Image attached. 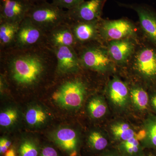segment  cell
Segmentation results:
<instances>
[{"label":"cell","instance_id":"obj_27","mask_svg":"<svg viewBox=\"0 0 156 156\" xmlns=\"http://www.w3.org/2000/svg\"><path fill=\"white\" fill-rule=\"evenodd\" d=\"M85 1V0H52V3L62 9L69 10L77 7Z\"/></svg>","mask_w":156,"mask_h":156},{"label":"cell","instance_id":"obj_26","mask_svg":"<svg viewBox=\"0 0 156 156\" xmlns=\"http://www.w3.org/2000/svg\"><path fill=\"white\" fill-rule=\"evenodd\" d=\"M139 140L136 136L130 139L122 141V147L127 153L130 155H134L139 152L140 148Z\"/></svg>","mask_w":156,"mask_h":156},{"label":"cell","instance_id":"obj_32","mask_svg":"<svg viewBox=\"0 0 156 156\" xmlns=\"http://www.w3.org/2000/svg\"><path fill=\"white\" fill-rule=\"evenodd\" d=\"M33 5L39 4V3L43 2H47L48 0H28Z\"/></svg>","mask_w":156,"mask_h":156},{"label":"cell","instance_id":"obj_24","mask_svg":"<svg viewBox=\"0 0 156 156\" xmlns=\"http://www.w3.org/2000/svg\"><path fill=\"white\" fill-rule=\"evenodd\" d=\"M88 140L90 146L94 149L98 151L104 149L108 144L106 137L98 131L92 132L89 135Z\"/></svg>","mask_w":156,"mask_h":156},{"label":"cell","instance_id":"obj_31","mask_svg":"<svg viewBox=\"0 0 156 156\" xmlns=\"http://www.w3.org/2000/svg\"><path fill=\"white\" fill-rule=\"evenodd\" d=\"M4 156H17L15 149L14 147H11L6 152Z\"/></svg>","mask_w":156,"mask_h":156},{"label":"cell","instance_id":"obj_5","mask_svg":"<svg viewBox=\"0 0 156 156\" xmlns=\"http://www.w3.org/2000/svg\"><path fill=\"white\" fill-rule=\"evenodd\" d=\"M86 82L80 78L67 79L53 92V100L59 106L67 109L80 108L87 94Z\"/></svg>","mask_w":156,"mask_h":156},{"label":"cell","instance_id":"obj_7","mask_svg":"<svg viewBox=\"0 0 156 156\" xmlns=\"http://www.w3.org/2000/svg\"><path fill=\"white\" fill-rule=\"evenodd\" d=\"M44 45H47V33L26 17L20 24L13 48L27 49Z\"/></svg>","mask_w":156,"mask_h":156},{"label":"cell","instance_id":"obj_33","mask_svg":"<svg viewBox=\"0 0 156 156\" xmlns=\"http://www.w3.org/2000/svg\"><path fill=\"white\" fill-rule=\"evenodd\" d=\"M105 156H118L116 155H115V154H109V155H106Z\"/></svg>","mask_w":156,"mask_h":156},{"label":"cell","instance_id":"obj_2","mask_svg":"<svg viewBox=\"0 0 156 156\" xmlns=\"http://www.w3.org/2000/svg\"><path fill=\"white\" fill-rule=\"evenodd\" d=\"M127 64L151 89L156 88V48L143 37Z\"/></svg>","mask_w":156,"mask_h":156},{"label":"cell","instance_id":"obj_22","mask_svg":"<svg viewBox=\"0 0 156 156\" xmlns=\"http://www.w3.org/2000/svg\"><path fill=\"white\" fill-rule=\"evenodd\" d=\"M88 111L92 118L99 119L106 114L107 106L105 100L101 96L93 98L88 105Z\"/></svg>","mask_w":156,"mask_h":156},{"label":"cell","instance_id":"obj_14","mask_svg":"<svg viewBox=\"0 0 156 156\" xmlns=\"http://www.w3.org/2000/svg\"><path fill=\"white\" fill-rule=\"evenodd\" d=\"M47 44L52 48L67 46L75 50L79 46L68 22L59 25L47 33Z\"/></svg>","mask_w":156,"mask_h":156},{"label":"cell","instance_id":"obj_19","mask_svg":"<svg viewBox=\"0 0 156 156\" xmlns=\"http://www.w3.org/2000/svg\"><path fill=\"white\" fill-rule=\"evenodd\" d=\"M130 95L134 107L138 110L145 111L148 108L149 95L143 88L133 86L130 90Z\"/></svg>","mask_w":156,"mask_h":156},{"label":"cell","instance_id":"obj_17","mask_svg":"<svg viewBox=\"0 0 156 156\" xmlns=\"http://www.w3.org/2000/svg\"><path fill=\"white\" fill-rule=\"evenodd\" d=\"M20 23L0 22V50L14 47Z\"/></svg>","mask_w":156,"mask_h":156},{"label":"cell","instance_id":"obj_34","mask_svg":"<svg viewBox=\"0 0 156 156\" xmlns=\"http://www.w3.org/2000/svg\"><path fill=\"white\" fill-rule=\"evenodd\" d=\"M148 156H156L152 154H150Z\"/></svg>","mask_w":156,"mask_h":156},{"label":"cell","instance_id":"obj_21","mask_svg":"<svg viewBox=\"0 0 156 156\" xmlns=\"http://www.w3.org/2000/svg\"><path fill=\"white\" fill-rule=\"evenodd\" d=\"M48 119V115L40 107L34 106L29 108L25 115L27 123L30 126H37L44 124Z\"/></svg>","mask_w":156,"mask_h":156},{"label":"cell","instance_id":"obj_8","mask_svg":"<svg viewBox=\"0 0 156 156\" xmlns=\"http://www.w3.org/2000/svg\"><path fill=\"white\" fill-rule=\"evenodd\" d=\"M120 5L136 11L143 37L156 48V11L154 9L144 4Z\"/></svg>","mask_w":156,"mask_h":156},{"label":"cell","instance_id":"obj_6","mask_svg":"<svg viewBox=\"0 0 156 156\" xmlns=\"http://www.w3.org/2000/svg\"><path fill=\"white\" fill-rule=\"evenodd\" d=\"M99 33L101 44L112 41L133 38H138L137 29L134 23L127 18L99 21Z\"/></svg>","mask_w":156,"mask_h":156},{"label":"cell","instance_id":"obj_23","mask_svg":"<svg viewBox=\"0 0 156 156\" xmlns=\"http://www.w3.org/2000/svg\"><path fill=\"white\" fill-rule=\"evenodd\" d=\"M18 152L19 156H38V146L32 140H24L20 143Z\"/></svg>","mask_w":156,"mask_h":156},{"label":"cell","instance_id":"obj_9","mask_svg":"<svg viewBox=\"0 0 156 156\" xmlns=\"http://www.w3.org/2000/svg\"><path fill=\"white\" fill-rule=\"evenodd\" d=\"M107 0L85 1L77 7L66 10L69 21L94 22L102 19L101 15Z\"/></svg>","mask_w":156,"mask_h":156},{"label":"cell","instance_id":"obj_28","mask_svg":"<svg viewBox=\"0 0 156 156\" xmlns=\"http://www.w3.org/2000/svg\"><path fill=\"white\" fill-rule=\"evenodd\" d=\"M11 141L5 137H2L0 139V153L4 154L9 150L11 145Z\"/></svg>","mask_w":156,"mask_h":156},{"label":"cell","instance_id":"obj_4","mask_svg":"<svg viewBox=\"0 0 156 156\" xmlns=\"http://www.w3.org/2000/svg\"><path fill=\"white\" fill-rule=\"evenodd\" d=\"M26 17L46 33L69 21L67 11L48 1L33 5Z\"/></svg>","mask_w":156,"mask_h":156},{"label":"cell","instance_id":"obj_25","mask_svg":"<svg viewBox=\"0 0 156 156\" xmlns=\"http://www.w3.org/2000/svg\"><path fill=\"white\" fill-rule=\"evenodd\" d=\"M18 114L15 109H7L0 114V125L3 127H10L16 122Z\"/></svg>","mask_w":156,"mask_h":156},{"label":"cell","instance_id":"obj_15","mask_svg":"<svg viewBox=\"0 0 156 156\" xmlns=\"http://www.w3.org/2000/svg\"><path fill=\"white\" fill-rule=\"evenodd\" d=\"M106 91L110 100L115 106L120 109L127 107L130 95L128 86L125 82L115 76L109 82Z\"/></svg>","mask_w":156,"mask_h":156},{"label":"cell","instance_id":"obj_18","mask_svg":"<svg viewBox=\"0 0 156 156\" xmlns=\"http://www.w3.org/2000/svg\"><path fill=\"white\" fill-rule=\"evenodd\" d=\"M143 143L145 147L156 149V115L149 112L144 122Z\"/></svg>","mask_w":156,"mask_h":156},{"label":"cell","instance_id":"obj_30","mask_svg":"<svg viewBox=\"0 0 156 156\" xmlns=\"http://www.w3.org/2000/svg\"><path fill=\"white\" fill-rule=\"evenodd\" d=\"M40 156H58V155L55 149L47 146L42 149Z\"/></svg>","mask_w":156,"mask_h":156},{"label":"cell","instance_id":"obj_3","mask_svg":"<svg viewBox=\"0 0 156 156\" xmlns=\"http://www.w3.org/2000/svg\"><path fill=\"white\" fill-rule=\"evenodd\" d=\"M82 67L99 73H106L114 69L115 62L106 47L96 42L80 46L76 50Z\"/></svg>","mask_w":156,"mask_h":156},{"label":"cell","instance_id":"obj_10","mask_svg":"<svg viewBox=\"0 0 156 156\" xmlns=\"http://www.w3.org/2000/svg\"><path fill=\"white\" fill-rule=\"evenodd\" d=\"M33 5L28 0H0V22L20 23Z\"/></svg>","mask_w":156,"mask_h":156},{"label":"cell","instance_id":"obj_11","mask_svg":"<svg viewBox=\"0 0 156 156\" xmlns=\"http://www.w3.org/2000/svg\"><path fill=\"white\" fill-rule=\"evenodd\" d=\"M57 60V74L59 76L77 73L82 66L75 49L67 46L53 48Z\"/></svg>","mask_w":156,"mask_h":156},{"label":"cell","instance_id":"obj_13","mask_svg":"<svg viewBox=\"0 0 156 156\" xmlns=\"http://www.w3.org/2000/svg\"><path fill=\"white\" fill-rule=\"evenodd\" d=\"M99 21L94 22L69 21V24L79 46L94 42L101 43L99 33Z\"/></svg>","mask_w":156,"mask_h":156},{"label":"cell","instance_id":"obj_29","mask_svg":"<svg viewBox=\"0 0 156 156\" xmlns=\"http://www.w3.org/2000/svg\"><path fill=\"white\" fill-rule=\"evenodd\" d=\"M149 95L150 106L156 115V88L151 89Z\"/></svg>","mask_w":156,"mask_h":156},{"label":"cell","instance_id":"obj_12","mask_svg":"<svg viewBox=\"0 0 156 156\" xmlns=\"http://www.w3.org/2000/svg\"><path fill=\"white\" fill-rule=\"evenodd\" d=\"M139 39L129 38L106 43L109 54L115 64L119 66L127 64L135 51Z\"/></svg>","mask_w":156,"mask_h":156},{"label":"cell","instance_id":"obj_1","mask_svg":"<svg viewBox=\"0 0 156 156\" xmlns=\"http://www.w3.org/2000/svg\"><path fill=\"white\" fill-rule=\"evenodd\" d=\"M0 62L5 69V74L2 75L22 87L38 85L49 71L57 72L55 52L48 45L0 50Z\"/></svg>","mask_w":156,"mask_h":156},{"label":"cell","instance_id":"obj_20","mask_svg":"<svg viewBox=\"0 0 156 156\" xmlns=\"http://www.w3.org/2000/svg\"><path fill=\"white\" fill-rule=\"evenodd\" d=\"M110 129L115 139L122 142L136 136V134L134 128L125 122L114 123L111 126Z\"/></svg>","mask_w":156,"mask_h":156},{"label":"cell","instance_id":"obj_16","mask_svg":"<svg viewBox=\"0 0 156 156\" xmlns=\"http://www.w3.org/2000/svg\"><path fill=\"white\" fill-rule=\"evenodd\" d=\"M55 143L69 156H76L77 151L78 137L75 131L69 128L59 129L53 137Z\"/></svg>","mask_w":156,"mask_h":156}]
</instances>
